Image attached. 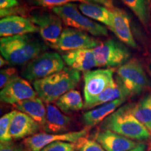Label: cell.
Masks as SVG:
<instances>
[{"instance_id": "obj_1", "label": "cell", "mask_w": 151, "mask_h": 151, "mask_svg": "<svg viewBox=\"0 0 151 151\" xmlns=\"http://www.w3.org/2000/svg\"><path fill=\"white\" fill-rule=\"evenodd\" d=\"M48 46L30 35L2 37L0 39L1 55L11 66L27 65L43 53Z\"/></svg>"}, {"instance_id": "obj_2", "label": "cell", "mask_w": 151, "mask_h": 151, "mask_svg": "<svg viewBox=\"0 0 151 151\" xmlns=\"http://www.w3.org/2000/svg\"><path fill=\"white\" fill-rule=\"evenodd\" d=\"M80 80L79 71L65 67L46 78L35 81L33 85L39 97L48 104L56 101L66 92L74 89Z\"/></svg>"}, {"instance_id": "obj_3", "label": "cell", "mask_w": 151, "mask_h": 151, "mask_svg": "<svg viewBox=\"0 0 151 151\" xmlns=\"http://www.w3.org/2000/svg\"><path fill=\"white\" fill-rule=\"evenodd\" d=\"M132 107L129 104L119 108L104 120L101 129L110 130L133 141L150 139L151 133L135 118Z\"/></svg>"}, {"instance_id": "obj_4", "label": "cell", "mask_w": 151, "mask_h": 151, "mask_svg": "<svg viewBox=\"0 0 151 151\" xmlns=\"http://www.w3.org/2000/svg\"><path fill=\"white\" fill-rule=\"evenodd\" d=\"M52 11L68 27L89 33L95 37L108 36V29L80 12L78 5L70 3L55 7Z\"/></svg>"}, {"instance_id": "obj_5", "label": "cell", "mask_w": 151, "mask_h": 151, "mask_svg": "<svg viewBox=\"0 0 151 151\" xmlns=\"http://www.w3.org/2000/svg\"><path fill=\"white\" fill-rule=\"evenodd\" d=\"M64 68L65 62L59 53L44 52L26 65L22 76L26 80L35 82L58 72Z\"/></svg>"}, {"instance_id": "obj_6", "label": "cell", "mask_w": 151, "mask_h": 151, "mask_svg": "<svg viewBox=\"0 0 151 151\" xmlns=\"http://www.w3.org/2000/svg\"><path fill=\"white\" fill-rule=\"evenodd\" d=\"M93 50L97 67L106 69L121 67L131 57V52L126 45L115 39L99 43Z\"/></svg>"}, {"instance_id": "obj_7", "label": "cell", "mask_w": 151, "mask_h": 151, "mask_svg": "<svg viewBox=\"0 0 151 151\" xmlns=\"http://www.w3.org/2000/svg\"><path fill=\"white\" fill-rule=\"evenodd\" d=\"M129 96L142 92L150 84L148 76L139 60L131 59L118 68L116 78Z\"/></svg>"}, {"instance_id": "obj_8", "label": "cell", "mask_w": 151, "mask_h": 151, "mask_svg": "<svg viewBox=\"0 0 151 151\" xmlns=\"http://www.w3.org/2000/svg\"><path fill=\"white\" fill-rule=\"evenodd\" d=\"M113 69H99L84 72L85 104L89 103L106 89L116 83Z\"/></svg>"}, {"instance_id": "obj_9", "label": "cell", "mask_w": 151, "mask_h": 151, "mask_svg": "<svg viewBox=\"0 0 151 151\" xmlns=\"http://www.w3.org/2000/svg\"><path fill=\"white\" fill-rule=\"evenodd\" d=\"M99 43L97 39L85 32L67 27L62 30L59 40L53 48L59 51L67 52L78 49H93L99 46Z\"/></svg>"}, {"instance_id": "obj_10", "label": "cell", "mask_w": 151, "mask_h": 151, "mask_svg": "<svg viewBox=\"0 0 151 151\" xmlns=\"http://www.w3.org/2000/svg\"><path fill=\"white\" fill-rule=\"evenodd\" d=\"M30 20L39 28V32L44 43L53 48L63 30L61 18L56 14L45 13L33 15Z\"/></svg>"}, {"instance_id": "obj_11", "label": "cell", "mask_w": 151, "mask_h": 151, "mask_svg": "<svg viewBox=\"0 0 151 151\" xmlns=\"http://www.w3.org/2000/svg\"><path fill=\"white\" fill-rule=\"evenodd\" d=\"M88 128L80 131L66 132L62 134L39 133L26 138L24 144L31 151H40L50 143L55 141H66L70 143H78L86 138L88 133Z\"/></svg>"}, {"instance_id": "obj_12", "label": "cell", "mask_w": 151, "mask_h": 151, "mask_svg": "<svg viewBox=\"0 0 151 151\" xmlns=\"http://www.w3.org/2000/svg\"><path fill=\"white\" fill-rule=\"evenodd\" d=\"M37 96L36 90L26 80L17 77L0 92L1 101L15 105L24 100L34 99Z\"/></svg>"}, {"instance_id": "obj_13", "label": "cell", "mask_w": 151, "mask_h": 151, "mask_svg": "<svg viewBox=\"0 0 151 151\" xmlns=\"http://www.w3.org/2000/svg\"><path fill=\"white\" fill-rule=\"evenodd\" d=\"M112 11V24L110 30L115 34L118 39L124 44L137 49L136 42L130 27V18L125 11L115 8Z\"/></svg>"}, {"instance_id": "obj_14", "label": "cell", "mask_w": 151, "mask_h": 151, "mask_svg": "<svg viewBox=\"0 0 151 151\" xmlns=\"http://www.w3.org/2000/svg\"><path fill=\"white\" fill-rule=\"evenodd\" d=\"M39 32V28L30 19L15 16L1 18L0 20V36L8 37L12 36L29 35Z\"/></svg>"}, {"instance_id": "obj_15", "label": "cell", "mask_w": 151, "mask_h": 151, "mask_svg": "<svg viewBox=\"0 0 151 151\" xmlns=\"http://www.w3.org/2000/svg\"><path fill=\"white\" fill-rule=\"evenodd\" d=\"M93 49H78L65 52L62 55V59L68 67L79 72H86L97 67Z\"/></svg>"}, {"instance_id": "obj_16", "label": "cell", "mask_w": 151, "mask_h": 151, "mask_svg": "<svg viewBox=\"0 0 151 151\" xmlns=\"http://www.w3.org/2000/svg\"><path fill=\"white\" fill-rule=\"evenodd\" d=\"M95 141L106 151H129L139 145L134 141L108 129L97 133Z\"/></svg>"}, {"instance_id": "obj_17", "label": "cell", "mask_w": 151, "mask_h": 151, "mask_svg": "<svg viewBox=\"0 0 151 151\" xmlns=\"http://www.w3.org/2000/svg\"><path fill=\"white\" fill-rule=\"evenodd\" d=\"M41 125L25 113L17 111L11 121L10 135L12 139H19L36 134Z\"/></svg>"}, {"instance_id": "obj_18", "label": "cell", "mask_w": 151, "mask_h": 151, "mask_svg": "<svg viewBox=\"0 0 151 151\" xmlns=\"http://www.w3.org/2000/svg\"><path fill=\"white\" fill-rule=\"evenodd\" d=\"M71 119L66 116L56 106L46 104V116L43 129L48 134H62L67 131Z\"/></svg>"}, {"instance_id": "obj_19", "label": "cell", "mask_w": 151, "mask_h": 151, "mask_svg": "<svg viewBox=\"0 0 151 151\" xmlns=\"http://www.w3.org/2000/svg\"><path fill=\"white\" fill-rule=\"evenodd\" d=\"M125 99H116L111 102L99 106L93 110L87 111L83 115V122L88 127H92L99 124L115 112L116 109L125 101Z\"/></svg>"}, {"instance_id": "obj_20", "label": "cell", "mask_w": 151, "mask_h": 151, "mask_svg": "<svg viewBox=\"0 0 151 151\" xmlns=\"http://www.w3.org/2000/svg\"><path fill=\"white\" fill-rule=\"evenodd\" d=\"M17 110L31 117L43 127L46 116V106L39 97L24 100L14 105Z\"/></svg>"}, {"instance_id": "obj_21", "label": "cell", "mask_w": 151, "mask_h": 151, "mask_svg": "<svg viewBox=\"0 0 151 151\" xmlns=\"http://www.w3.org/2000/svg\"><path fill=\"white\" fill-rule=\"evenodd\" d=\"M128 96L129 94L124 89L121 83L116 78V83L106 89L89 103L85 104L84 108L86 109H90L111 102L118 99H127Z\"/></svg>"}, {"instance_id": "obj_22", "label": "cell", "mask_w": 151, "mask_h": 151, "mask_svg": "<svg viewBox=\"0 0 151 151\" xmlns=\"http://www.w3.org/2000/svg\"><path fill=\"white\" fill-rule=\"evenodd\" d=\"M78 9L84 16L91 20L101 22L109 29L112 24V11L104 6L94 3H81L78 5Z\"/></svg>"}, {"instance_id": "obj_23", "label": "cell", "mask_w": 151, "mask_h": 151, "mask_svg": "<svg viewBox=\"0 0 151 151\" xmlns=\"http://www.w3.org/2000/svg\"><path fill=\"white\" fill-rule=\"evenodd\" d=\"M55 104L62 112L65 113L76 112L84 107L80 92L76 90H71L62 95L55 101Z\"/></svg>"}, {"instance_id": "obj_24", "label": "cell", "mask_w": 151, "mask_h": 151, "mask_svg": "<svg viewBox=\"0 0 151 151\" xmlns=\"http://www.w3.org/2000/svg\"><path fill=\"white\" fill-rule=\"evenodd\" d=\"M134 14L147 32L151 26V14L148 0H121Z\"/></svg>"}, {"instance_id": "obj_25", "label": "cell", "mask_w": 151, "mask_h": 151, "mask_svg": "<svg viewBox=\"0 0 151 151\" xmlns=\"http://www.w3.org/2000/svg\"><path fill=\"white\" fill-rule=\"evenodd\" d=\"M132 112L151 133V94H147L136 104H132Z\"/></svg>"}, {"instance_id": "obj_26", "label": "cell", "mask_w": 151, "mask_h": 151, "mask_svg": "<svg viewBox=\"0 0 151 151\" xmlns=\"http://www.w3.org/2000/svg\"><path fill=\"white\" fill-rule=\"evenodd\" d=\"M17 112V111H12L1 117L0 119V141L1 143H8L12 140L10 135V126L12 119Z\"/></svg>"}, {"instance_id": "obj_27", "label": "cell", "mask_w": 151, "mask_h": 151, "mask_svg": "<svg viewBox=\"0 0 151 151\" xmlns=\"http://www.w3.org/2000/svg\"><path fill=\"white\" fill-rule=\"evenodd\" d=\"M81 141L78 143L55 141L45 146L40 151H76L80 147Z\"/></svg>"}, {"instance_id": "obj_28", "label": "cell", "mask_w": 151, "mask_h": 151, "mask_svg": "<svg viewBox=\"0 0 151 151\" xmlns=\"http://www.w3.org/2000/svg\"><path fill=\"white\" fill-rule=\"evenodd\" d=\"M81 3H92V0H31L32 4L40 6L43 7H48L52 9L55 7L62 6L71 2Z\"/></svg>"}, {"instance_id": "obj_29", "label": "cell", "mask_w": 151, "mask_h": 151, "mask_svg": "<svg viewBox=\"0 0 151 151\" xmlns=\"http://www.w3.org/2000/svg\"><path fill=\"white\" fill-rule=\"evenodd\" d=\"M18 76V71L14 67H7L0 71V88L3 89Z\"/></svg>"}, {"instance_id": "obj_30", "label": "cell", "mask_w": 151, "mask_h": 151, "mask_svg": "<svg viewBox=\"0 0 151 151\" xmlns=\"http://www.w3.org/2000/svg\"><path fill=\"white\" fill-rule=\"evenodd\" d=\"M78 151H106L95 140L83 139L81 141Z\"/></svg>"}, {"instance_id": "obj_31", "label": "cell", "mask_w": 151, "mask_h": 151, "mask_svg": "<svg viewBox=\"0 0 151 151\" xmlns=\"http://www.w3.org/2000/svg\"><path fill=\"white\" fill-rule=\"evenodd\" d=\"M23 9L19 8V7H14V8L7 9H0V16L1 18L9 16H15L18 14H23Z\"/></svg>"}, {"instance_id": "obj_32", "label": "cell", "mask_w": 151, "mask_h": 151, "mask_svg": "<svg viewBox=\"0 0 151 151\" xmlns=\"http://www.w3.org/2000/svg\"><path fill=\"white\" fill-rule=\"evenodd\" d=\"M0 151H23L21 147L10 142L2 143L0 146Z\"/></svg>"}, {"instance_id": "obj_33", "label": "cell", "mask_w": 151, "mask_h": 151, "mask_svg": "<svg viewBox=\"0 0 151 151\" xmlns=\"http://www.w3.org/2000/svg\"><path fill=\"white\" fill-rule=\"evenodd\" d=\"M18 0H0V9H7L18 6Z\"/></svg>"}, {"instance_id": "obj_34", "label": "cell", "mask_w": 151, "mask_h": 151, "mask_svg": "<svg viewBox=\"0 0 151 151\" xmlns=\"http://www.w3.org/2000/svg\"><path fill=\"white\" fill-rule=\"evenodd\" d=\"M92 1L104 6L109 10H113V9L116 8L114 6V4H113V0H92Z\"/></svg>"}, {"instance_id": "obj_35", "label": "cell", "mask_w": 151, "mask_h": 151, "mask_svg": "<svg viewBox=\"0 0 151 151\" xmlns=\"http://www.w3.org/2000/svg\"><path fill=\"white\" fill-rule=\"evenodd\" d=\"M146 146L144 143H140L139 144L137 147H135L134 148L132 149L129 151H146Z\"/></svg>"}, {"instance_id": "obj_36", "label": "cell", "mask_w": 151, "mask_h": 151, "mask_svg": "<svg viewBox=\"0 0 151 151\" xmlns=\"http://www.w3.org/2000/svg\"><path fill=\"white\" fill-rule=\"evenodd\" d=\"M6 65H9L8 62H7L6 60L4 59V58L1 56V58H0V66H1V67H2V66H4Z\"/></svg>"}, {"instance_id": "obj_37", "label": "cell", "mask_w": 151, "mask_h": 151, "mask_svg": "<svg viewBox=\"0 0 151 151\" xmlns=\"http://www.w3.org/2000/svg\"><path fill=\"white\" fill-rule=\"evenodd\" d=\"M148 151H151V143H150V146H149V148L148 149Z\"/></svg>"}, {"instance_id": "obj_38", "label": "cell", "mask_w": 151, "mask_h": 151, "mask_svg": "<svg viewBox=\"0 0 151 151\" xmlns=\"http://www.w3.org/2000/svg\"><path fill=\"white\" fill-rule=\"evenodd\" d=\"M150 6H151V0H150Z\"/></svg>"}]
</instances>
